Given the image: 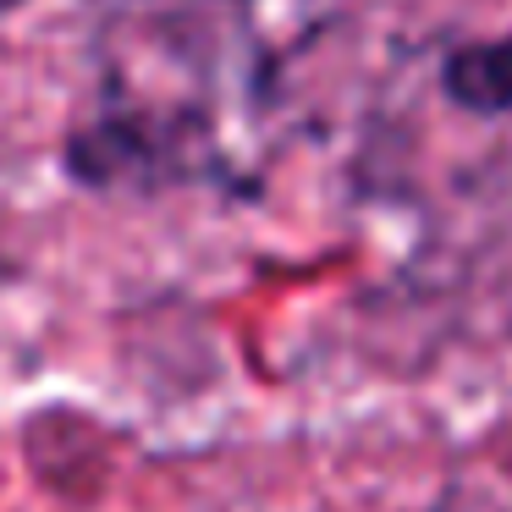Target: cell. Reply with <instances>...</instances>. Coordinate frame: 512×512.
Masks as SVG:
<instances>
[{
    "mask_svg": "<svg viewBox=\"0 0 512 512\" xmlns=\"http://www.w3.org/2000/svg\"><path fill=\"white\" fill-rule=\"evenodd\" d=\"M441 89L468 116H512V34L452 45L441 61Z\"/></svg>",
    "mask_w": 512,
    "mask_h": 512,
    "instance_id": "cell-1",
    "label": "cell"
},
{
    "mask_svg": "<svg viewBox=\"0 0 512 512\" xmlns=\"http://www.w3.org/2000/svg\"><path fill=\"white\" fill-rule=\"evenodd\" d=\"M28 0H0V17H12V12H23Z\"/></svg>",
    "mask_w": 512,
    "mask_h": 512,
    "instance_id": "cell-2",
    "label": "cell"
}]
</instances>
